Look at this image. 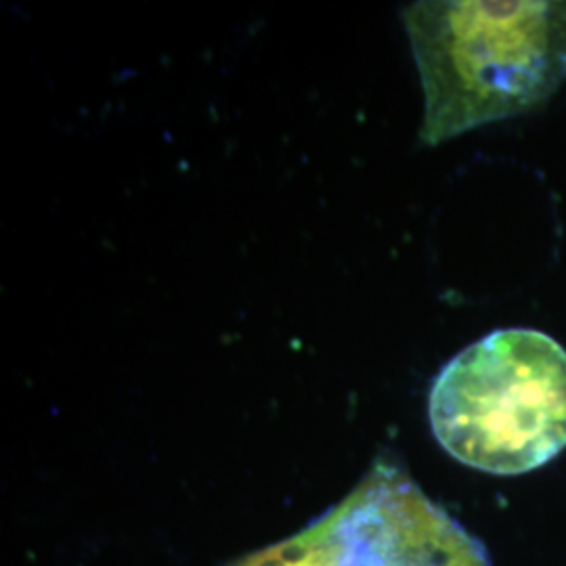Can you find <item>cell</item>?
Wrapping results in <instances>:
<instances>
[{
  "mask_svg": "<svg viewBox=\"0 0 566 566\" xmlns=\"http://www.w3.org/2000/svg\"><path fill=\"white\" fill-rule=\"evenodd\" d=\"M403 23L426 145L535 112L566 82V0L413 2Z\"/></svg>",
  "mask_w": 566,
  "mask_h": 566,
  "instance_id": "6da1fadb",
  "label": "cell"
},
{
  "mask_svg": "<svg viewBox=\"0 0 566 566\" xmlns=\"http://www.w3.org/2000/svg\"><path fill=\"white\" fill-rule=\"evenodd\" d=\"M437 441L458 462L516 476L566 447V348L531 327L491 332L441 369L428 395Z\"/></svg>",
  "mask_w": 566,
  "mask_h": 566,
  "instance_id": "7a4b0ae2",
  "label": "cell"
},
{
  "mask_svg": "<svg viewBox=\"0 0 566 566\" xmlns=\"http://www.w3.org/2000/svg\"><path fill=\"white\" fill-rule=\"evenodd\" d=\"M227 566H491L483 544L392 462L298 533Z\"/></svg>",
  "mask_w": 566,
  "mask_h": 566,
  "instance_id": "3957f363",
  "label": "cell"
}]
</instances>
